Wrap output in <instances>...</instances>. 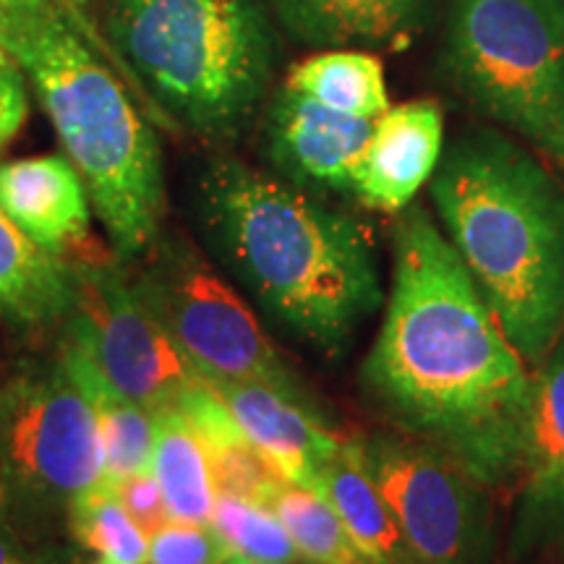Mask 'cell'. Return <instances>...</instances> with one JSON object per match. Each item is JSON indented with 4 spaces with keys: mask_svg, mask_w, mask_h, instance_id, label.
<instances>
[{
    "mask_svg": "<svg viewBox=\"0 0 564 564\" xmlns=\"http://www.w3.org/2000/svg\"><path fill=\"white\" fill-rule=\"evenodd\" d=\"M444 63L478 112L564 165V0H453Z\"/></svg>",
    "mask_w": 564,
    "mask_h": 564,
    "instance_id": "8992f818",
    "label": "cell"
},
{
    "mask_svg": "<svg viewBox=\"0 0 564 564\" xmlns=\"http://www.w3.org/2000/svg\"><path fill=\"white\" fill-rule=\"evenodd\" d=\"M232 564H253V562H246V560H241V556H236V562Z\"/></svg>",
    "mask_w": 564,
    "mask_h": 564,
    "instance_id": "4dcf8cb0",
    "label": "cell"
},
{
    "mask_svg": "<svg viewBox=\"0 0 564 564\" xmlns=\"http://www.w3.org/2000/svg\"><path fill=\"white\" fill-rule=\"evenodd\" d=\"M432 199L465 270L531 369L564 337V183L491 129L457 137Z\"/></svg>",
    "mask_w": 564,
    "mask_h": 564,
    "instance_id": "3957f363",
    "label": "cell"
},
{
    "mask_svg": "<svg viewBox=\"0 0 564 564\" xmlns=\"http://www.w3.org/2000/svg\"><path fill=\"white\" fill-rule=\"evenodd\" d=\"M45 3L47 0H0V30H6L11 21L26 17V13Z\"/></svg>",
    "mask_w": 564,
    "mask_h": 564,
    "instance_id": "f546056e",
    "label": "cell"
},
{
    "mask_svg": "<svg viewBox=\"0 0 564 564\" xmlns=\"http://www.w3.org/2000/svg\"><path fill=\"white\" fill-rule=\"evenodd\" d=\"M74 312V278L0 209V319L17 329H45Z\"/></svg>",
    "mask_w": 564,
    "mask_h": 564,
    "instance_id": "e0dca14e",
    "label": "cell"
},
{
    "mask_svg": "<svg viewBox=\"0 0 564 564\" xmlns=\"http://www.w3.org/2000/svg\"><path fill=\"white\" fill-rule=\"evenodd\" d=\"M110 491L116 494V499L129 512V518L147 535L158 533L162 525L171 523V510H167V502L162 497V489L152 468L121 478Z\"/></svg>",
    "mask_w": 564,
    "mask_h": 564,
    "instance_id": "4316f807",
    "label": "cell"
},
{
    "mask_svg": "<svg viewBox=\"0 0 564 564\" xmlns=\"http://www.w3.org/2000/svg\"><path fill=\"white\" fill-rule=\"evenodd\" d=\"M382 329L364 364L377 405L474 481L518 476L535 377L423 207L398 212Z\"/></svg>",
    "mask_w": 564,
    "mask_h": 564,
    "instance_id": "6da1fadb",
    "label": "cell"
},
{
    "mask_svg": "<svg viewBox=\"0 0 564 564\" xmlns=\"http://www.w3.org/2000/svg\"><path fill=\"white\" fill-rule=\"evenodd\" d=\"M105 34L175 129L230 139L270 87L274 32L259 0H108Z\"/></svg>",
    "mask_w": 564,
    "mask_h": 564,
    "instance_id": "5b68a950",
    "label": "cell"
},
{
    "mask_svg": "<svg viewBox=\"0 0 564 564\" xmlns=\"http://www.w3.org/2000/svg\"><path fill=\"white\" fill-rule=\"evenodd\" d=\"M0 209L53 257L76 262L91 253L89 194L68 158L17 160L0 165Z\"/></svg>",
    "mask_w": 564,
    "mask_h": 564,
    "instance_id": "9a60e30c",
    "label": "cell"
},
{
    "mask_svg": "<svg viewBox=\"0 0 564 564\" xmlns=\"http://www.w3.org/2000/svg\"><path fill=\"white\" fill-rule=\"evenodd\" d=\"M26 116H30V97H26L24 70L11 55L0 51V152L24 129Z\"/></svg>",
    "mask_w": 564,
    "mask_h": 564,
    "instance_id": "83f0119b",
    "label": "cell"
},
{
    "mask_svg": "<svg viewBox=\"0 0 564 564\" xmlns=\"http://www.w3.org/2000/svg\"><path fill=\"white\" fill-rule=\"evenodd\" d=\"M192 423V429L204 444L207 453L212 481L220 494L253 499V502H270V497L285 484L278 470L264 460L262 453L241 432L236 419L215 390L199 379L192 384L181 403L175 405Z\"/></svg>",
    "mask_w": 564,
    "mask_h": 564,
    "instance_id": "ffe728a7",
    "label": "cell"
},
{
    "mask_svg": "<svg viewBox=\"0 0 564 564\" xmlns=\"http://www.w3.org/2000/svg\"><path fill=\"white\" fill-rule=\"evenodd\" d=\"M295 549L308 564H366L364 554L345 531L340 514L322 491L299 484H280L270 502Z\"/></svg>",
    "mask_w": 564,
    "mask_h": 564,
    "instance_id": "603a6c76",
    "label": "cell"
},
{
    "mask_svg": "<svg viewBox=\"0 0 564 564\" xmlns=\"http://www.w3.org/2000/svg\"><path fill=\"white\" fill-rule=\"evenodd\" d=\"M0 470L11 489L51 502L102 486L95 408L63 361L17 379L0 400Z\"/></svg>",
    "mask_w": 564,
    "mask_h": 564,
    "instance_id": "ba28073f",
    "label": "cell"
},
{
    "mask_svg": "<svg viewBox=\"0 0 564 564\" xmlns=\"http://www.w3.org/2000/svg\"><path fill=\"white\" fill-rule=\"evenodd\" d=\"M371 131L373 121L324 108L285 84L267 112V154L295 186L352 192Z\"/></svg>",
    "mask_w": 564,
    "mask_h": 564,
    "instance_id": "8fae6325",
    "label": "cell"
},
{
    "mask_svg": "<svg viewBox=\"0 0 564 564\" xmlns=\"http://www.w3.org/2000/svg\"><path fill=\"white\" fill-rule=\"evenodd\" d=\"M70 533L91 564H147L150 535L129 518L116 494L97 486L68 505Z\"/></svg>",
    "mask_w": 564,
    "mask_h": 564,
    "instance_id": "cb8c5ba5",
    "label": "cell"
},
{
    "mask_svg": "<svg viewBox=\"0 0 564 564\" xmlns=\"http://www.w3.org/2000/svg\"><path fill=\"white\" fill-rule=\"evenodd\" d=\"M518 476L523 489L512 549L523 554L564 533V337L535 373Z\"/></svg>",
    "mask_w": 564,
    "mask_h": 564,
    "instance_id": "4fadbf2b",
    "label": "cell"
},
{
    "mask_svg": "<svg viewBox=\"0 0 564 564\" xmlns=\"http://www.w3.org/2000/svg\"><path fill=\"white\" fill-rule=\"evenodd\" d=\"M0 51L37 89L118 257L150 249L165 209L158 133L97 55L76 13L47 0L0 30Z\"/></svg>",
    "mask_w": 564,
    "mask_h": 564,
    "instance_id": "277c9868",
    "label": "cell"
},
{
    "mask_svg": "<svg viewBox=\"0 0 564 564\" xmlns=\"http://www.w3.org/2000/svg\"><path fill=\"white\" fill-rule=\"evenodd\" d=\"M236 554L225 546L215 528L204 523L171 520L150 535L147 564H232Z\"/></svg>",
    "mask_w": 564,
    "mask_h": 564,
    "instance_id": "484cf974",
    "label": "cell"
},
{
    "mask_svg": "<svg viewBox=\"0 0 564 564\" xmlns=\"http://www.w3.org/2000/svg\"><path fill=\"white\" fill-rule=\"evenodd\" d=\"M340 514L352 544L366 564H419L398 520L364 465L358 440H343V447L324 468L319 489Z\"/></svg>",
    "mask_w": 564,
    "mask_h": 564,
    "instance_id": "ac0fdd59",
    "label": "cell"
},
{
    "mask_svg": "<svg viewBox=\"0 0 564 564\" xmlns=\"http://www.w3.org/2000/svg\"><path fill=\"white\" fill-rule=\"evenodd\" d=\"M70 264L74 312L70 337L82 343L105 377L152 413L181 403L199 373L178 345L147 312L110 259L87 257Z\"/></svg>",
    "mask_w": 564,
    "mask_h": 564,
    "instance_id": "30bf717a",
    "label": "cell"
},
{
    "mask_svg": "<svg viewBox=\"0 0 564 564\" xmlns=\"http://www.w3.org/2000/svg\"><path fill=\"white\" fill-rule=\"evenodd\" d=\"M442 152L444 121L434 102L390 108L373 121L371 139L352 175V194L371 209L403 212L434 175Z\"/></svg>",
    "mask_w": 564,
    "mask_h": 564,
    "instance_id": "5bb4252c",
    "label": "cell"
},
{
    "mask_svg": "<svg viewBox=\"0 0 564 564\" xmlns=\"http://www.w3.org/2000/svg\"><path fill=\"white\" fill-rule=\"evenodd\" d=\"M207 384L282 481L319 489L324 468L343 447V440L329 432L314 405L262 382L217 379Z\"/></svg>",
    "mask_w": 564,
    "mask_h": 564,
    "instance_id": "7c38bea8",
    "label": "cell"
},
{
    "mask_svg": "<svg viewBox=\"0 0 564 564\" xmlns=\"http://www.w3.org/2000/svg\"><path fill=\"white\" fill-rule=\"evenodd\" d=\"M61 361L66 364L68 373L87 392L89 403L95 408L102 440L105 489H112L121 478L150 468L154 449V413L150 408L139 405L137 400L118 390L97 369L89 352L82 348V343L74 340L70 335Z\"/></svg>",
    "mask_w": 564,
    "mask_h": 564,
    "instance_id": "d6986e66",
    "label": "cell"
},
{
    "mask_svg": "<svg viewBox=\"0 0 564 564\" xmlns=\"http://www.w3.org/2000/svg\"><path fill=\"white\" fill-rule=\"evenodd\" d=\"M0 564H42V560L21 544L9 528L0 525Z\"/></svg>",
    "mask_w": 564,
    "mask_h": 564,
    "instance_id": "f1b7e54d",
    "label": "cell"
},
{
    "mask_svg": "<svg viewBox=\"0 0 564 564\" xmlns=\"http://www.w3.org/2000/svg\"><path fill=\"white\" fill-rule=\"evenodd\" d=\"M358 444L419 564H491V514L481 484L413 436L377 434Z\"/></svg>",
    "mask_w": 564,
    "mask_h": 564,
    "instance_id": "9c48e42d",
    "label": "cell"
},
{
    "mask_svg": "<svg viewBox=\"0 0 564 564\" xmlns=\"http://www.w3.org/2000/svg\"><path fill=\"white\" fill-rule=\"evenodd\" d=\"M288 34L312 47L398 45L421 24L429 0H267Z\"/></svg>",
    "mask_w": 564,
    "mask_h": 564,
    "instance_id": "2e32d148",
    "label": "cell"
},
{
    "mask_svg": "<svg viewBox=\"0 0 564 564\" xmlns=\"http://www.w3.org/2000/svg\"><path fill=\"white\" fill-rule=\"evenodd\" d=\"M288 87L343 116L377 121L390 110L384 70L369 53L327 51L299 63Z\"/></svg>",
    "mask_w": 564,
    "mask_h": 564,
    "instance_id": "7402d4cb",
    "label": "cell"
},
{
    "mask_svg": "<svg viewBox=\"0 0 564 564\" xmlns=\"http://www.w3.org/2000/svg\"><path fill=\"white\" fill-rule=\"evenodd\" d=\"M209 525L232 554L253 564H299L303 556L270 505L217 491Z\"/></svg>",
    "mask_w": 564,
    "mask_h": 564,
    "instance_id": "d4e9b609",
    "label": "cell"
},
{
    "mask_svg": "<svg viewBox=\"0 0 564 564\" xmlns=\"http://www.w3.org/2000/svg\"><path fill=\"white\" fill-rule=\"evenodd\" d=\"M199 217L212 246L259 306L327 356H340L382 303L371 232L243 162H209Z\"/></svg>",
    "mask_w": 564,
    "mask_h": 564,
    "instance_id": "7a4b0ae2",
    "label": "cell"
},
{
    "mask_svg": "<svg viewBox=\"0 0 564 564\" xmlns=\"http://www.w3.org/2000/svg\"><path fill=\"white\" fill-rule=\"evenodd\" d=\"M152 474L165 497L171 520L209 525L217 489L204 444L178 408L154 413Z\"/></svg>",
    "mask_w": 564,
    "mask_h": 564,
    "instance_id": "44dd1931",
    "label": "cell"
},
{
    "mask_svg": "<svg viewBox=\"0 0 564 564\" xmlns=\"http://www.w3.org/2000/svg\"><path fill=\"white\" fill-rule=\"evenodd\" d=\"M129 282L204 382H262L308 403L241 295L192 249L160 246Z\"/></svg>",
    "mask_w": 564,
    "mask_h": 564,
    "instance_id": "52a82bcc",
    "label": "cell"
}]
</instances>
